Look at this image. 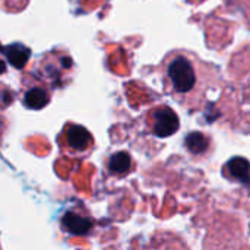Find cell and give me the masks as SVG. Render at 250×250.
Listing matches in <instances>:
<instances>
[{
    "label": "cell",
    "mask_w": 250,
    "mask_h": 250,
    "mask_svg": "<svg viewBox=\"0 0 250 250\" xmlns=\"http://www.w3.org/2000/svg\"><path fill=\"white\" fill-rule=\"evenodd\" d=\"M198 56L189 51H174L166 60V78L171 92L190 107H198L208 81H212V72Z\"/></svg>",
    "instance_id": "obj_1"
},
{
    "label": "cell",
    "mask_w": 250,
    "mask_h": 250,
    "mask_svg": "<svg viewBox=\"0 0 250 250\" xmlns=\"http://www.w3.org/2000/svg\"><path fill=\"white\" fill-rule=\"evenodd\" d=\"M179 126V117L170 107H158L152 111V130L158 138L174 135Z\"/></svg>",
    "instance_id": "obj_2"
},
{
    "label": "cell",
    "mask_w": 250,
    "mask_h": 250,
    "mask_svg": "<svg viewBox=\"0 0 250 250\" xmlns=\"http://www.w3.org/2000/svg\"><path fill=\"white\" fill-rule=\"evenodd\" d=\"M63 227L66 231H69L70 234H76V236H82V234H86L92 224L88 218H83V217H79L76 214H66L63 217Z\"/></svg>",
    "instance_id": "obj_3"
},
{
    "label": "cell",
    "mask_w": 250,
    "mask_h": 250,
    "mask_svg": "<svg viewBox=\"0 0 250 250\" xmlns=\"http://www.w3.org/2000/svg\"><path fill=\"white\" fill-rule=\"evenodd\" d=\"M185 145L192 155H204L209 148V138L202 132H192L186 136Z\"/></svg>",
    "instance_id": "obj_4"
},
{
    "label": "cell",
    "mask_w": 250,
    "mask_h": 250,
    "mask_svg": "<svg viewBox=\"0 0 250 250\" xmlns=\"http://www.w3.org/2000/svg\"><path fill=\"white\" fill-rule=\"evenodd\" d=\"M6 54V57L9 59V62L16 67V69H22L29 57V48H26L22 44H13L9 45L7 48H1Z\"/></svg>",
    "instance_id": "obj_5"
},
{
    "label": "cell",
    "mask_w": 250,
    "mask_h": 250,
    "mask_svg": "<svg viewBox=\"0 0 250 250\" xmlns=\"http://www.w3.org/2000/svg\"><path fill=\"white\" fill-rule=\"evenodd\" d=\"M227 171L231 179L246 180L250 174V163L243 157H234L227 163Z\"/></svg>",
    "instance_id": "obj_6"
},
{
    "label": "cell",
    "mask_w": 250,
    "mask_h": 250,
    "mask_svg": "<svg viewBox=\"0 0 250 250\" xmlns=\"http://www.w3.org/2000/svg\"><path fill=\"white\" fill-rule=\"evenodd\" d=\"M67 141L72 148L75 149H83L89 141V133L82 126H72L67 130Z\"/></svg>",
    "instance_id": "obj_7"
},
{
    "label": "cell",
    "mask_w": 250,
    "mask_h": 250,
    "mask_svg": "<svg viewBox=\"0 0 250 250\" xmlns=\"http://www.w3.org/2000/svg\"><path fill=\"white\" fill-rule=\"evenodd\" d=\"M130 168V155L127 152H117L110 160V170L113 173H126Z\"/></svg>",
    "instance_id": "obj_8"
},
{
    "label": "cell",
    "mask_w": 250,
    "mask_h": 250,
    "mask_svg": "<svg viewBox=\"0 0 250 250\" xmlns=\"http://www.w3.org/2000/svg\"><path fill=\"white\" fill-rule=\"evenodd\" d=\"M25 104L29 107V108H35V110H40L42 108L45 104H47V94L42 91V89H31L29 92H26L25 95Z\"/></svg>",
    "instance_id": "obj_9"
},
{
    "label": "cell",
    "mask_w": 250,
    "mask_h": 250,
    "mask_svg": "<svg viewBox=\"0 0 250 250\" xmlns=\"http://www.w3.org/2000/svg\"><path fill=\"white\" fill-rule=\"evenodd\" d=\"M63 64H64V66H69V64H72V62H69V60H63Z\"/></svg>",
    "instance_id": "obj_10"
}]
</instances>
